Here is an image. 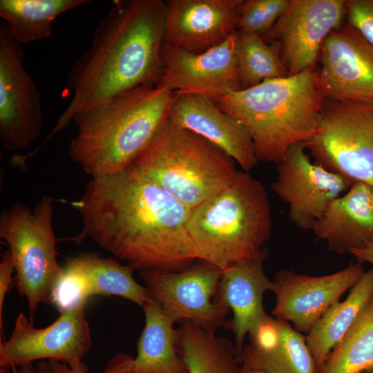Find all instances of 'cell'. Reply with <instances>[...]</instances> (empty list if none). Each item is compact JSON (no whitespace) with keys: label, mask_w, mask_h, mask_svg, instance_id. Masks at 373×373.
<instances>
[{"label":"cell","mask_w":373,"mask_h":373,"mask_svg":"<svg viewBox=\"0 0 373 373\" xmlns=\"http://www.w3.org/2000/svg\"><path fill=\"white\" fill-rule=\"evenodd\" d=\"M72 204L82 221L69 239L77 245L90 238L140 272L179 271L198 260L187 230L192 210L131 165L91 178Z\"/></svg>","instance_id":"6da1fadb"},{"label":"cell","mask_w":373,"mask_h":373,"mask_svg":"<svg viewBox=\"0 0 373 373\" xmlns=\"http://www.w3.org/2000/svg\"><path fill=\"white\" fill-rule=\"evenodd\" d=\"M166 4L162 0H117L95 30L90 47L67 77L71 100L41 143L66 128L78 113L136 87L159 84Z\"/></svg>","instance_id":"7a4b0ae2"},{"label":"cell","mask_w":373,"mask_h":373,"mask_svg":"<svg viewBox=\"0 0 373 373\" xmlns=\"http://www.w3.org/2000/svg\"><path fill=\"white\" fill-rule=\"evenodd\" d=\"M174 95L162 82L144 84L77 114L70 157L91 178L126 169L168 122Z\"/></svg>","instance_id":"3957f363"},{"label":"cell","mask_w":373,"mask_h":373,"mask_svg":"<svg viewBox=\"0 0 373 373\" xmlns=\"http://www.w3.org/2000/svg\"><path fill=\"white\" fill-rule=\"evenodd\" d=\"M318 75L314 66L212 99L246 128L258 160L277 164L291 146L306 142L315 133L325 99Z\"/></svg>","instance_id":"277c9868"},{"label":"cell","mask_w":373,"mask_h":373,"mask_svg":"<svg viewBox=\"0 0 373 373\" xmlns=\"http://www.w3.org/2000/svg\"><path fill=\"white\" fill-rule=\"evenodd\" d=\"M187 230L198 260L221 270L257 256L271 231L264 186L248 172L239 171L227 186L192 210Z\"/></svg>","instance_id":"5b68a950"},{"label":"cell","mask_w":373,"mask_h":373,"mask_svg":"<svg viewBox=\"0 0 373 373\" xmlns=\"http://www.w3.org/2000/svg\"><path fill=\"white\" fill-rule=\"evenodd\" d=\"M219 149L169 120L131 164L191 210L227 186L239 171Z\"/></svg>","instance_id":"8992f818"},{"label":"cell","mask_w":373,"mask_h":373,"mask_svg":"<svg viewBox=\"0 0 373 373\" xmlns=\"http://www.w3.org/2000/svg\"><path fill=\"white\" fill-rule=\"evenodd\" d=\"M53 202L40 198L33 208L21 202L0 215V237L9 247L18 293L28 305L30 321L39 303L50 304L54 287L63 271L57 260Z\"/></svg>","instance_id":"52a82bcc"},{"label":"cell","mask_w":373,"mask_h":373,"mask_svg":"<svg viewBox=\"0 0 373 373\" xmlns=\"http://www.w3.org/2000/svg\"><path fill=\"white\" fill-rule=\"evenodd\" d=\"M303 144L316 163L373 186V101L325 99L315 133Z\"/></svg>","instance_id":"ba28073f"},{"label":"cell","mask_w":373,"mask_h":373,"mask_svg":"<svg viewBox=\"0 0 373 373\" xmlns=\"http://www.w3.org/2000/svg\"><path fill=\"white\" fill-rule=\"evenodd\" d=\"M43 113L37 85L24 66L22 44L0 22V141L3 149H25L40 135Z\"/></svg>","instance_id":"9c48e42d"},{"label":"cell","mask_w":373,"mask_h":373,"mask_svg":"<svg viewBox=\"0 0 373 373\" xmlns=\"http://www.w3.org/2000/svg\"><path fill=\"white\" fill-rule=\"evenodd\" d=\"M92 345L85 306L59 313L44 328H37L25 314L19 313L7 341L0 340V367L15 369L37 360H56L74 366Z\"/></svg>","instance_id":"30bf717a"},{"label":"cell","mask_w":373,"mask_h":373,"mask_svg":"<svg viewBox=\"0 0 373 373\" xmlns=\"http://www.w3.org/2000/svg\"><path fill=\"white\" fill-rule=\"evenodd\" d=\"M179 271H144L140 274L151 297L175 323L189 321L216 331L229 310L213 301L222 270L201 261Z\"/></svg>","instance_id":"8fae6325"},{"label":"cell","mask_w":373,"mask_h":373,"mask_svg":"<svg viewBox=\"0 0 373 373\" xmlns=\"http://www.w3.org/2000/svg\"><path fill=\"white\" fill-rule=\"evenodd\" d=\"M345 5V0H290L283 15L262 35L277 50L288 76L316 65L324 40L341 26Z\"/></svg>","instance_id":"7c38bea8"},{"label":"cell","mask_w":373,"mask_h":373,"mask_svg":"<svg viewBox=\"0 0 373 373\" xmlns=\"http://www.w3.org/2000/svg\"><path fill=\"white\" fill-rule=\"evenodd\" d=\"M277 171L272 189L288 204L290 220L305 230H312L329 204L352 184L312 162L303 143L285 152L277 163Z\"/></svg>","instance_id":"4fadbf2b"},{"label":"cell","mask_w":373,"mask_h":373,"mask_svg":"<svg viewBox=\"0 0 373 373\" xmlns=\"http://www.w3.org/2000/svg\"><path fill=\"white\" fill-rule=\"evenodd\" d=\"M362 264L351 262L337 272L318 276L280 270L273 280V316L307 334L324 312L361 278L365 272Z\"/></svg>","instance_id":"5bb4252c"},{"label":"cell","mask_w":373,"mask_h":373,"mask_svg":"<svg viewBox=\"0 0 373 373\" xmlns=\"http://www.w3.org/2000/svg\"><path fill=\"white\" fill-rule=\"evenodd\" d=\"M238 32L202 53L164 43L161 82L175 93H190L211 99L242 90L237 58Z\"/></svg>","instance_id":"9a60e30c"},{"label":"cell","mask_w":373,"mask_h":373,"mask_svg":"<svg viewBox=\"0 0 373 373\" xmlns=\"http://www.w3.org/2000/svg\"><path fill=\"white\" fill-rule=\"evenodd\" d=\"M318 86L325 99L373 101V44L348 23L324 40Z\"/></svg>","instance_id":"2e32d148"},{"label":"cell","mask_w":373,"mask_h":373,"mask_svg":"<svg viewBox=\"0 0 373 373\" xmlns=\"http://www.w3.org/2000/svg\"><path fill=\"white\" fill-rule=\"evenodd\" d=\"M242 0H167L164 43L202 53L238 32Z\"/></svg>","instance_id":"e0dca14e"},{"label":"cell","mask_w":373,"mask_h":373,"mask_svg":"<svg viewBox=\"0 0 373 373\" xmlns=\"http://www.w3.org/2000/svg\"><path fill=\"white\" fill-rule=\"evenodd\" d=\"M169 121L202 137L232 158L245 172L257 163L254 144L246 128L205 95L175 93Z\"/></svg>","instance_id":"ac0fdd59"},{"label":"cell","mask_w":373,"mask_h":373,"mask_svg":"<svg viewBox=\"0 0 373 373\" xmlns=\"http://www.w3.org/2000/svg\"><path fill=\"white\" fill-rule=\"evenodd\" d=\"M267 254L264 248L257 256L238 261L222 270L213 299L216 303L232 312L231 320L226 321L224 326L234 334V346L240 364L245 336L267 314L263 295L274 289V281L267 278L263 268Z\"/></svg>","instance_id":"d6986e66"},{"label":"cell","mask_w":373,"mask_h":373,"mask_svg":"<svg viewBox=\"0 0 373 373\" xmlns=\"http://www.w3.org/2000/svg\"><path fill=\"white\" fill-rule=\"evenodd\" d=\"M313 231L330 251L344 254L373 244V186L355 182L334 199Z\"/></svg>","instance_id":"ffe728a7"},{"label":"cell","mask_w":373,"mask_h":373,"mask_svg":"<svg viewBox=\"0 0 373 373\" xmlns=\"http://www.w3.org/2000/svg\"><path fill=\"white\" fill-rule=\"evenodd\" d=\"M142 309L145 325L130 373H188L178 351L175 322L152 298Z\"/></svg>","instance_id":"44dd1931"},{"label":"cell","mask_w":373,"mask_h":373,"mask_svg":"<svg viewBox=\"0 0 373 373\" xmlns=\"http://www.w3.org/2000/svg\"><path fill=\"white\" fill-rule=\"evenodd\" d=\"M373 296V268L365 271L347 298L332 305L307 334L306 341L318 373L327 356Z\"/></svg>","instance_id":"7402d4cb"},{"label":"cell","mask_w":373,"mask_h":373,"mask_svg":"<svg viewBox=\"0 0 373 373\" xmlns=\"http://www.w3.org/2000/svg\"><path fill=\"white\" fill-rule=\"evenodd\" d=\"M177 348L188 373H240L235 346L215 331L182 321Z\"/></svg>","instance_id":"603a6c76"},{"label":"cell","mask_w":373,"mask_h":373,"mask_svg":"<svg viewBox=\"0 0 373 373\" xmlns=\"http://www.w3.org/2000/svg\"><path fill=\"white\" fill-rule=\"evenodd\" d=\"M90 0H1L0 17L21 44L48 38L61 14Z\"/></svg>","instance_id":"cb8c5ba5"},{"label":"cell","mask_w":373,"mask_h":373,"mask_svg":"<svg viewBox=\"0 0 373 373\" xmlns=\"http://www.w3.org/2000/svg\"><path fill=\"white\" fill-rule=\"evenodd\" d=\"M319 373H373V296L332 349Z\"/></svg>","instance_id":"d4e9b609"},{"label":"cell","mask_w":373,"mask_h":373,"mask_svg":"<svg viewBox=\"0 0 373 373\" xmlns=\"http://www.w3.org/2000/svg\"><path fill=\"white\" fill-rule=\"evenodd\" d=\"M89 277L92 296H117L143 307L151 298L147 287L133 278L135 270L111 258H102L94 253L79 256Z\"/></svg>","instance_id":"484cf974"},{"label":"cell","mask_w":373,"mask_h":373,"mask_svg":"<svg viewBox=\"0 0 373 373\" xmlns=\"http://www.w3.org/2000/svg\"><path fill=\"white\" fill-rule=\"evenodd\" d=\"M237 58L242 89L288 76L277 50L261 35L238 31Z\"/></svg>","instance_id":"4316f807"},{"label":"cell","mask_w":373,"mask_h":373,"mask_svg":"<svg viewBox=\"0 0 373 373\" xmlns=\"http://www.w3.org/2000/svg\"><path fill=\"white\" fill-rule=\"evenodd\" d=\"M254 370L266 373H318L306 336L286 321L281 343Z\"/></svg>","instance_id":"83f0119b"},{"label":"cell","mask_w":373,"mask_h":373,"mask_svg":"<svg viewBox=\"0 0 373 373\" xmlns=\"http://www.w3.org/2000/svg\"><path fill=\"white\" fill-rule=\"evenodd\" d=\"M91 296L89 277L82 262L79 256L67 258L52 291L50 304L61 313L85 306Z\"/></svg>","instance_id":"f1b7e54d"},{"label":"cell","mask_w":373,"mask_h":373,"mask_svg":"<svg viewBox=\"0 0 373 373\" xmlns=\"http://www.w3.org/2000/svg\"><path fill=\"white\" fill-rule=\"evenodd\" d=\"M290 0H242L238 31L263 35L287 10Z\"/></svg>","instance_id":"f546056e"},{"label":"cell","mask_w":373,"mask_h":373,"mask_svg":"<svg viewBox=\"0 0 373 373\" xmlns=\"http://www.w3.org/2000/svg\"><path fill=\"white\" fill-rule=\"evenodd\" d=\"M348 23L373 44V0L346 1Z\"/></svg>","instance_id":"4dcf8cb0"},{"label":"cell","mask_w":373,"mask_h":373,"mask_svg":"<svg viewBox=\"0 0 373 373\" xmlns=\"http://www.w3.org/2000/svg\"><path fill=\"white\" fill-rule=\"evenodd\" d=\"M88 370L82 363L74 366L56 361H40L36 365L33 363L25 364L14 369V373H86Z\"/></svg>","instance_id":"1f68e13d"},{"label":"cell","mask_w":373,"mask_h":373,"mask_svg":"<svg viewBox=\"0 0 373 373\" xmlns=\"http://www.w3.org/2000/svg\"><path fill=\"white\" fill-rule=\"evenodd\" d=\"M15 271L9 249L4 251L0 262V332L3 329V311L5 298L12 287V274Z\"/></svg>","instance_id":"d6a6232c"},{"label":"cell","mask_w":373,"mask_h":373,"mask_svg":"<svg viewBox=\"0 0 373 373\" xmlns=\"http://www.w3.org/2000/svg\"><path fill=\"white\" fill-rule=\"evenodd\" d=\"M133 359L131 356L126 353L116 354L99 373H130Z\"/></svg>","instance_id":"836d02e7"},{"label":"cell","mask_w":373,"mask_h":373,"mask_svg":"<svg viewBox=\"0 0 373 373\" xmlns=\"http://www.w3.org/2000/svg\"><path fill=\"white\" fill-rule=\"evenodd\" d=\"M350 254L355 257L357 262L370 263L373 268V244L363 249H352Z\"/></svg>","instance_id":"e575fe53"},{"label":"cell","mask_w":373,"mask_h":373,"mask_svg":"<svg viewBox=\"0 0 373 373\" xmlns=\"http://www.w3.org/2000/svg\"><path fill=\"white\" fill-rule=\"evenodd\" d=\"M240 373H266L262 371L251 369L247 366L241 365Z\"/></svg>","instance_id":"d590c367"}]
</instances>
